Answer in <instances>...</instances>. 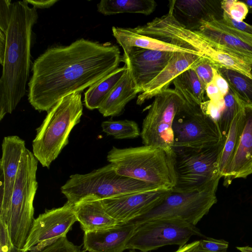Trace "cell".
Here are the masks:
<instances>
[{"label": "cell", "mask_w": 252, "mask_h": 252, "mask_svg": "<svg viewBox=\"0 0 252 252\" xmlns=\"http://www.w3.org/2000/svg\"><path fill=\"white\" fill-rule=\"evenodd\" d=\"M194 32L212 45L238 58L252 68V35L225 24L221 19L203 21Z\"/></svg>", "instance_id": "13"}, {"label": "cell", "mask_w": 252, "mask_h": 252, "mask_svg": "<svg viewBox=\"0 0 252 252\" xmlns=\"http://www.w3.org/2000/svg\"><path fill=\"white\" fill-rule=\"evenodd\" d=\"M112 31L117 43L123 50L135 46L158 51L187 52L202 56L195 51L137 33L131 28L113 26Z\"/></svg>", "instance_id": "22"}, {"label": "cell", "mask_w": 252, "mask_h": 252, "mask_svg": "<svg viewBox=\"0 0 252 252\" xmlns=\"http://www.w3.org/2000/svg\"><path fill=\"white\" fill-rule=\"evenodd\" d=\"M205 92L210 100L213 102L218 103L223 100V97L213 81L206 86Z\"/></svg>", "instance_id": "38"}, {"label": "cell", "mask_w": 252, "mask_h": 252, "mask_svg": "<svg viewBox=\"0 0 252 252\" xmlns=\"http://www.w3.org/2000/svg\"><path fill=\"white\" fill-rule=\"evenodd\" d=\"M26 1L36 9L48 8L58 1V0H26Z\"/></svg>", "instance_id": "41"}, {"label": "cell", "mask_w": 252, "mask_h": 252, "mask_svg": "<svg viewBox=\"0 0 252 252\" xmlns=\"http://www.w3.org/2000/svg\"><path fill=\"white\" fill-rule=\"evenodd\" d=\"M1 148L0 212L5 209L10 201L21 158L27 149L25 141L17 135L4 137Z\"/></svg>", "instance_id": "16"}, {"label": "cell", "mask_w": 252, "mask_h": 252, "mask_svg": "<svg viewBox=\"0 0 252 252\" xmlns=\"http://www.w3.org/2000/svg\"><path fill=\"white\" fill-rule=\"evenodd\" d=\"M138 93L129 68L103 101L99 112L104 116H117L124 111L126 105L133 99Z\"/></svg>", "instance_id": "23"}, {"label": "cell", "mask_w": 252, "mask_h": 252, "mask_svg": "<svg viewBox=\"0 0 252 252\" xmlns=\"http://www.w3.org/2000/svg\"><path fill=\"white\" fill-rule=\"evenodd\" d=\"M191 68L205 87L213 81L214 70L216 68L204 57L197 61Z\"/></svg>", "instance_id": "32"}, {"label": "cell", "mask_w": 252, "mask_h": 252, "mask_svg": "<svg viewBox=\"0 0 252 252\" xmlns=\"http://www.w3.org/2000/svg\"><path fill=\"white\" fill-rule=\"evenodd\" d=\"M221 6L223 11L238 21H243L249 13L247 5L241 0H223L221 1Z\"/></svg>", "instance_id": "31"}, {"label": "cell", "mask_w": 252, "mask_h": 252, "mask_svg": "<svg viewBox=\"0 0 252 252\" xmlns=\"http://www.w3.org/2000/svg\"><path fill=\"white\" fill-rule=\"evenodd\" d=\"M172 83L174 86V90L187 103L200 105L204 101L205 87L191 68L177 76Z\"/></svg>", "instance_id": "25"}, {"label": "cell", "mask_w": 252, "mask_h": 252, "mask_svg": "<svg viewBox=\"0 0 252 252\" xmlns=\"http://www.w3.org/2000/svg\"><path fill=\"white\" fill-rule=\"evenodd\" d=\"M77 220L84 232L113 227L118 221L105 210L101 200L94 196H87L74 205Z\"/></svg>", "instance_id": "21"}, {"label": "cell", "mask_w": 252, "mask_h": 252, "mask_svg": "<svg viewBox=\"0 0 252 252\" xmlns=\"http://www.w3.org/2000/svg\"><path fill=\"white\" fill-rule=\"evenodd\" d=\"M137 225L126 249L148 252L166 245L180 247L192 236H203L196 226L178 218L157 219Z\"/></svg>", "instance_id": "11"}, {"label": "cell", "mask_w": 252, "mask_h": 252, "mask_svg": "<svg viewBox=\"0 0 252 252\" xmlns=\"http://www.w3.org/2000/svg\"><path fill=\"white\" fill-rule=\"evenodd\" d=\"M127 66L118 67L104 79L92 86L85 92L84 103L90 110L98 109L110 92L123 77Z\"/></svg>", "instance_id": "26"}, {"label": "cell", "mask_w": 252, "mask_h": 252, "mask_svg": "<svg viewBox=\"0 0 252 252\" xmlns=\"http://www.w3.org/2000/svg\"><path fill=\"white\" fill-rule=\"evenodd\" d=\"M154 0H101L97 4L98 12L104 15L120 13H138L149 15L156 9Z\"/></svg>", "instance_id": "24"}, {"label": "cell", "mask_w": 252, "mask_h": 252, "mask_svg": "<svg viewBox=\"0 0 252 252\" xmlns=\"http://www.w3.org/2000/svg\"><path fill=\"white\" fill-rule=\"evenodd\" d=\"M241 1L247 5L249 12L252 13V0H243Z\"/></svg>", "instance_id": "44"}, {"label": "cell", "mask_w": 252, "mask_h": 252, "mask_svg": "<svg viewBox=\"0 0 252 252\" xmlns=\"http://www.w3.org/2000/svg\"><path fill=\"white\" fill-rule=\"evenodd\" d=\"M143 120L140 131L145 145L161 148L170 153L173 150L172 125L177 114L187 102L174 89L168 88L155 97Z\"/></svg>", "instance_id": "9"}, {"label": "cell", "mask_w": 252, "mask_h": 252, "mask_svg": "<svg viewBox=\"0 0 252 252\" xmlns=\"http://www.w3.org/2000/svg\"><path fill=\"white\" fill-rule=\"evenodd\" d=\"M123 62L129 68L138 93L166 67L175 52L131 47L123 50Z\"/></svg>", "instance_id": "15"}, {"label": "cell", "mask_w": 252, "mask_h": 252, "mask_svg": "<svg viewBox=\"0 0 252 252\" xmlns=\"http://www.w3.org/2000/svg\"><path fill=\"white\" fill-rule=\"evenodd\" d=\"M36 9L26 0L12 3L0 78V121L15 109L26 92L32 30L38 19Z\"/></svg>", "instance_id": "2"}, {"label": "cell", "mask_w": 252, "mask_h": 252, "mask_svg": "<svg viewBox=\"0 0 252 252\" xmlns=\"http://www.w3.org/2000/svg\"><path fill=\"white\" fill-rule=\"evenodd\" d=\"M225 140L206 148L175 151L176 183L172 189L180 191L193 190L221 178L219 165Z\"/></svg>", "instance_id": "8"}, {"label": "cell", "mask_w": 252, "mask_h": 252, "mask_svg": "<svg viewBox=\"0 0 252 252\" xmlns=\"http://www.w3.org/2000/svg\"><path fill=\"white\" fill-rule=\"evenodd\" d=\"M213 82L224 97L229 91V86L227 81L219 73L217 68L215 69Z\"/></svg>", "instance_id": "39"}, {"label": "cell", "mask_w": 252, "mask_h": 252, "mask_svg": "<svg viewBox=\"0 0 252 252\" xmlns=\"http://www.w3.org/2000/svg\"><path fill=\"white\" fill-rule=\"evenodd\" d=\"M10 252H23V251L22 249H20L13 245Z\"/></svg>", "instance_id": "45"}, {"label": "cell", "mask_w": 252, "mask_h": 252, "mask_svg": "<svg viewBox=\"0 0 252 252\" xmlns=\"http://www.w3.org/2000/svg\"><path fill=\"white\" fill-rule=\"evenodd\" d=\"M81 94H71L47 113L32 141V153L43 167L49 168L68 143L69 135L83 114Z\"/></svg>", "instance_id": "4"}, {"label": "cell", "mask_w": 252, "mask_h": 252, "mask_svg": "<svg viewBox=\"0 0 252 252\" xmlns=\"http://www.w3.org/2000/svg\"><path fill=\"white\" fill-rule=\"evenodd\" d=\"M173 14L182 25L195 31L203 21L221 19L223 10L221 1L175 0Z\"/></svg>", "instance_id": "18"}, {"label": "cell", "mask_w": 252, "mask_h": 252, "mask_svg": "<svg viewBox=\"0 0 252 252\" xmlns=\"http://www.w3.org/2000/svg\"><path fill=\"white\" fill-rule=\"evenodd\" d=\"M38 160L26 149L22 157L12 195L5 209L0 212L13 246L22 249L34 218L33 200L38 187Z\"/></svg>", "instance_id": "5"}, {"label": "cell", "mask_w": 252, "mask_h": 252, "mask_svg": "<svg viewBox=\"0 0 252 252\" xmlns=\"http://www.w3.org/2000/svg\"><path fill=\"white\" fill-rule=\"evenodd\" d=\"M202 56L187 52H175L162 71L143 89L137 96L136 103L141 105L159 93L169 88L173 80L190 68Z\"/></svg>", "instance_id": "20"}, {"label": "cell", "mask_w": 252, "mask_h": 252, "mask_svg": "<svg viewBox=\"0 0 252 252\" xmlns=\"http://www.w3.org/2000/svg\"><path fill=\"white\" fill-rule=\"evenodd\" d=\"M39 252H81L80 248L70 242L66 237L62 238Z\"/></svg>", "instance_id": "34"}, {"label": "cell", "mask_w": 252, "mask_h": 252, "mask_svg": "<svg viewBox=\"0 0 252 252\" xmlns=\"http://www.w3.org/2000/svg\"><path fill=\"white\" fill-rule=\"evenodd\" d=\"M130 252H132V251H130Z\"/></svg>", "instance_id": "46"}, {"label": "cell", "mask_w": 252, "mask_h": 252, "mask_svg": "<svg viewBox=\"0 0 252 252\" xmlns=\"http://www.w3.org/2000/svg\"><path fill=\"white\" fill-rule=\"evenodd\" d=\"M137 225L119 223L106 229L85 232L84 249L89 252H123Z\"/></svg>", "instance_id": "17"}, {"label": "cell", "mask_w": 252, "mask_h": 252, "mask_svg": "<svg viewBox=\"0 0 252 252\" xmlns=\"http://www.w3.org/2000/svg\"><path fill=\"white\" fill-rule=\"evenodd\" d=\"M10 0H0V31L6 32L9 22L12 7Z\"/></svg>", "instance_id": "35"}, {"label": "cell", "mask_w": 252, "mask_h": 252, "mask_svg": "<svg viewBox=\"0 0 252 252\" xmlns=\"http://www.w3.org/2000/svg\"><path fill=\"white\" fill-rule=\"evenodd\" d=\"M12 246L7 227L0 220V252H10Z\"/></svg>", "instance_id": "37"}, {"label": "cell", "mask_w": 252, "mask_h": 252, "mask_svg": "<svg viewBox=\"0 0 252 252\" xmlns=\"http://www.w3.org/2000/svg\"><path fill=\"white\" fill-rule=\"evenodd\" d=\"M160 188L119 174L111 163L87 174H73L69 181L70 193L76 201L88 196L103 199Z\"/></svg>", "instance_id": "7"}, {"label": "cell", "mask_w": 252, "mask_h": 252, "mask_svg": "<svg viewBox=\"0 0 252 252\" xmlns=\"http://www.w3.org/2000/svg\"><path fill=\"white\" fill-rule=\"evenodd\" d=\"M173 150H198L219 144L223 138L217 122L205 114L199 105L186 103L172 125Z\"/></svg>", "instance_id": "10"}, {"label": "cell", "mask_w": 252, "mask_h": 252, "mask_svg": "<svg viewBox=\"0 0 252 252\" xmlns=\"http://www.w3.org/2000/svg\"><path fill=\"white\" fill-rule=\"evenodd\" d=\"M107 159L117 173L159 188L172 189L176 183L175 154L150 145L113 147Z\"/></svg>", "instance_id": "3"}, {"label": "cell", "mask_w": 252, "mask_h": 252, "mask_svg": "<svg viewBox=\"0 0 252 252\" xmlns=\"http://www.w3.org/2000/svg\"><path fill=\"white\" fill-rule=\"evenodd\" d=\"M175 252H209L204 251L199 247V240L194 241L180 246Z\"/></svg>", "instance_id": "40"}, {"label": "cell", "mask_w": 252, "mask_h": 252, "mask_svg": "<svg viewBox=\"0 0 252 252\" xmlns=\"http://www.w3.org/2000/svg\"><path fill=\"white\" fill-rule=\"evenodd\" d=\"M123 62L110 42L81 38L68 46L50 48L32 64L28 100L38 111H48L63 97L81 92L107 76Z\"/></svg>", "instance_id": "1"}, {"label": "cell", "mask_w": 252, "mask_h": 252, "mask_svg": "<svg viewBox=\"0 0 252 252\" xmlns=\"http://www.w3.org/2000/svg\"><path fill=\"white\" fill-rule=\"evenodd\" d=\"M245 123L233 159L223 176V185L252 174V107L244 109Z\"/></svg>", "instance_id": "19"}, {"label": "cell", "mask_w": 252, "mask_h": 252, "mask_svg": "<svg viewBox=\"0 0 252 252\" xmlns=\"http://www.w3.org/2000/svg\"><path fill=\"white\" fill-rule=\"evenodd\" d=\"M76 221L74 205L67 201L62 207L45 211L34 219L22 251H42L60 239L66 237Z\"/></svg>", "instance_id": "12"}, {"label": "cell", "mask_w": 252, "mask_h": 252, "mask_svg": "<svg viewBox=\"0 0 252 252\" xmlns=\"http://www.w3.org/2000/svg\"><path fill=\"white\" fill-rule=\"evenodd\" d=\"M223 100V108L217 123L223 138L225 139L234 118L244 106L230 89Z\"/></svg>", "instance_id": "30"}, {"label": "cell", "mask_w": 252, "mask_h": 252, "mask_svg": "<svg viewBox=\"0 0 252 252\" xmlns=\"http://www.w3.org/2000/svg\"><path fill=\"white\" fill-rule=\"evenodd\" d=\"M6 46L5 33L0 31V63L2 64Z\"/></svg>", "instance_id": "42"}, {"label": "cell", "mask_w": 252, "mask_h": 252, "mask_svg": "<svg viewBox=\"0 0 252 252\" xmlns=\"http://www.w3.org/2000/svg\"><path fill=\"white\" fill-rule=\"evenodd\" d=\"M221 20L228 26L252 35V25L247 24L244 21H236L223 11Z\"/></svg>", "instance_id": "36"}, {"label": "cell", "mask_w": 252, "mask_h": 252, "mask_svg": "<svg viewBox=\"0 0 252 252\" xmlns=\"http://www.w3.org/2000/svg\"><path fill=\"white\" fill-rule=\"evenodd\" d=\"M244 109V107L234 118L220 155L219 167L221 177L230 164L238 145L245 123Z\"/></svg>", "instance_id": "27"}, {"label": "cell", "mask_w": 252, "mask_h": 252, "mask_svg": "<svg viewBox=\"0 0 252 252\" xmlns=\"http://www.w3.org/2000/svg\"><path fill=\"white\" fill-rule=\"evenodd\" d=\"M102 131L117 139H133L140 135L137 124L128 120L104 121L101 124Z\"/></svg>", "instance_id": "29"}, {"label": "cell", "mask_w": 252, "mask_h": 252, "mask_svg": "<svg viewBox=\"0 0 252 252\" xmlns=\"http://www.w3.org/2000/svg\"><path fill=\"white\" fill-rule=\"evenodd\" d=\"M220 178L193 190L172 189L159 205L130 222L137 225L157 219L178 218L196 226L217 202L216 192Z\"/></svg>", "instance_id": "6"}, {"label": "cell", "mask_w": 252, "mask_h": 252, "mask_svg": "<svg viewBox=\"0 0 252 252\" xmlns=\"http://www.w3.org/2000/svg\"><path fill=\"white\" fill-rule=\"evenodd\" d=\"M229 243L223 239H216L210 237L199 240V247L209 252H226Z\"/></svg>", "instance_id": "33"}, {"label": "cell", "mask_w": 252, "mask_h": 252, "mask_svg": "<svg viewBox=\"0 0 252 252\" xmlns=\"http://www.w3.org/2000/svg\"><path fill=\"white\" fill-rule=\"evenodd\" d=\"M171 189L160 188L101 200L110 216L119 223H126L157 206Z\"/></svg>", "instance_id": "14"}, {"label": "cell", "mask_w": 252, "mask_h": 252, "mask_svg": "<svg viewBox=\"0 0 252 252\" xmlns=\"http://www.w3.org/2000/svg\"><path fill=\"white\" fill-rule=\"evenodd\" d=\"M236 249L240 252H252V247L251 246L237 247Z\"/></svg>", "instance_id": "43"}, {"label": "cell", "mask_w": 252, "mask_h": 252, "mask_svg": "<svg viewBox=\"0 0 252 252\" xmlns=\"http://www.w3.org/2000/svg\"><path fill=\"white\" fill-rule=\"evenodd\" d=\"M217 70L242 104L252 107V78L233 69L220 67Z\"/></svg>", "instance_id": "28"}]
</instances>
